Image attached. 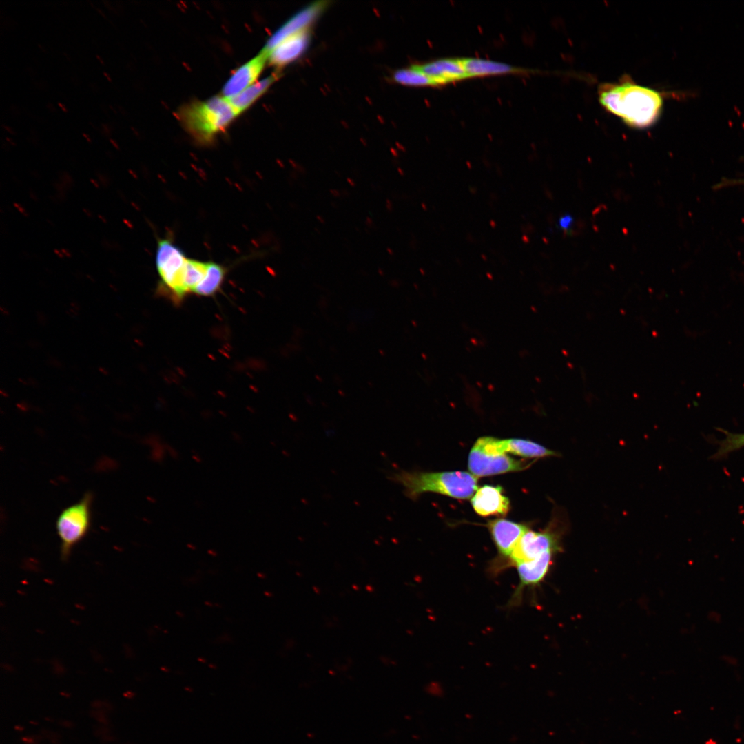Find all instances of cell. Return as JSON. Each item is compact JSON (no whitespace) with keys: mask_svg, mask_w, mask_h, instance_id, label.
Returning <instances> with one entry per match:
<instances>
[{"mask_svg":"<svg viewBox=\"0 0 744 744\" xmlns=\"http://www.w3.org/2000/svg\"><path fill=\"white\" fill-rule=\"evenodd\" d=\"M347 180L349 181V183L351 184L352 186L355 185L353 181H352L350 178H347Z\"/></svg>","mask_w":744,"mask_h":744,"instance_id":"35","label":"cell"},{"mask_svg":"<svg viewBox=\"0 0 744 744\" xmlns=\"http://www.w3.org/2000/svg\"><path fill=\"white\" fill-rule=\"evenodd\" d=\"M111 127L112 126L110 125L107 124V123H102L101 124V127H102L103 132H105V133L110 134Z\"/></svg>","mask_w":744,"mask_h":744,"instance_id":"24","label":"cell"},{"mask_svg":"<svg viewBox=\"0 0 744 744\" xmlns=\"http://www.w3.org/2000/svg\"><path fill=\"white\" fill-rule=\"evenodd\" d=\"M46 107H48V110H50V112H56V107H54V105H53L52 103H48L46 104Z\"/></svg>","mask_w":744,"mask_h":744,"instance_id":"27","label":"cell"},{"mask_svg":"<svg viewBox=\"0 0 744 744\" xmlns=\"http://www.w3.org/2000/svg\"><path fill=\"white\" fill-rule=\"evenodd\" d=\"M554 555L549 552L537 559L521 562L515 566L519 583L509 601V606L519 605L522 600L524 589L534 588L544 579L551 567Z\"/></svg>","mask_w":744,"mask_h":744,"instance_id":"11","label":"cell"},{"mask_svg":"<svg viewBox=\"0 0 744 744\" xmlns=\"http://www.w3.org/2000/svg\"><path fill=\"white\" fill-rule=\"evenodd\" d=\"M431 76L437 85L446 84L469 78L461 58H444L416 65Z\"/></svg>","mask_w":744,"mask_h":744,"instance_id":"15","label":"cell"},{"mask_svg":"<svg viewBox=\"0 0 744 744\" xmlns=\"http://www.w3.org/2000/svg\"><path fill=\"white\" fill-rule=\"evenodd\" d=\"M390 479L402 485L405 495L412 499L425 492L467 499L477 490V477L465 471H401L391 475Z\"/></svg>","mask_w":744,"mask_h":744,"instance_id":"2","label":"cell"},{"mask_svg":"<svg viewBox=\"0 0 744 744\" xmlns=\"http://www.w3.org/2000/svg\"><path fill=\"white\" fill-rule=\"evenodd\" d=\"M328 3L327 1H318L297 12L270 37L262 50L268 52L287 37L310 30L312 24L328 6Z\"/></svg>","mask_w":744,"mask_h":744,"instance_id":"9","label":"cell"},{"mask_svg":"<svg viewBox=\"0 0 744 744\" xmlns=\"http://www.w3.org/2000/svg\"><path fill=\"white\" fill-rule=\"evenodd\" d=\"M58 105H59V107H60V108L61 109V110H62V111H63V112H65V113H67V112H68V109L67 108V107L65 106V105L63 104V103H61V102H59V103H58Z\"/></svg>","mask_w":744,"mask_h":744,"instance_id":"28","label":"cell"},{"mask_svg":"<svg viewBox=\"0 0 744 744\" xmlns=\"http://www.w3.org/2000/svg\"><path fill=\"white\" fill-rule=\"evenodd\" d=\"M735 186H743L744 187V178H723L721 181L717 183L713 186L715 189H719L725 187H735Z\"/></svg>","mask_w":744,"mask_h":744,"instance_id":"22","label":"cell"},{"mask_svg":"<svg viewBox=\"0 0 744 744\" xmlns=\"http://www.w3.org/2000/svg\"><path fill=\"white\" fill-rule=\"evenodd\" d=\"M488 453L504 454L510 453L525 457H544L557 456L555 451L530 440L521 439L499 440L492 437H482L476 442Z\"/></svg>","mask_w":744,"mask_h":744,"instance_id":"10","label":"cell"},{"mask_svg":"<svg viewBox=\"0 0 744 744\" xmlns=\"http://www.w3.org/2000/svg\"><path fill=\"white\" fill-rule=\"evenodd\" d=\"M96 59H98V61H99V63H101V65H105V61H104V60H103V59H102V58H101V56H100L99 55H98V54H97V55H96Z\"/></svg>","mask_w":744,"mask_h":744,"instance_id":"34","label":"cell"},{"mask_svg":"<svg viewBox=\"0 0 744 744\" xmlns=\"http://www.w3.org/2000/svg\"><path fill=\"white\" fill-rule=\"evenodd\" d=\"M45 85V83L44 82H39V83H36L35 86L37 87H39V89H44V88L46 87V86Z\"/></svg>","mask_w":744,"mask_h":744,"instance_id":"30","label":"cell"},{"mask_svg":"<svg viewBox=\"0 0 744 744\" xmlns=\"http://www.w3.org/2000/svg\"><path fill=\"white\" fill-rule=\"evenodd\" d=\"M227 269L223 265L207 262V269L202 281L194 291V293L200 296H211L218 292L225 280Z\"/></svg>","mask_w":744,"mask_h":744,"instance_id":"18","label":"cell"},{"mask_svg":"<svg viewBox=\"0 0 744 744\" xmlns=\"http://www.w3.org/2000/svg\"><path fill=\"white\" fill-rule=\"evenodd\" d=\"M571 219L568 216L563 217L560 220V225L564 228H567L570 225Z\"/></svg>","mask_w":744,"mask_h":744,"instance_id":"23","label":"cell"},{"mask_svg":"<svg viewBox=\"0 0 744 744\" xmlns=\"http://www.w3.org/2000/svg\"><path fill=\"white\" fill-rule=\"evenodd\" d=\"M109 107H110V108L112 109V111H113V112H114L115 114H117V112H116V110H114V108H113V107H112V106L111 105H110Z\"/></svg>","mask_w":744,"mask_h":744,"instance_id":"36","label":"cell"},{"mask_svg":"<svg viewBox=\"0 0 744 744\" xmlns=\"http://www.w3.org/2000/svg\"><path fill=\"white\" fill-rule=\"evenodd\" d=\"M725 437L720 442L719 447L713 455L714 459H720L730 453L744 446V433H732L725 431Z\"/></svg>","mask_w":744,"mask_h":744,"instance_id":"21","label":"cell"},{"mask_svg":"<svg viewBox=\"0 0 744 744\" xmlns=\"http://www.w3.org/2000/svg\"><path fill=\"white\" fill-rule=\"evenodd\" d=\"M461 61L468 77L508 73H524L526 71L524 68L506 63L482 58H461Z\"/></svg>","mask_w":744,"mask_h":744,"instance_id":"16","label":"cell"},{"mask_svg":"<svg viewBox=\"0 0 744 744\" xmlns=\"http://www.w3.org/2000/svg\"><path fill=\"white\" fill-rule=\"evenodd\" d=\"M392 79L397 83L409 86L437 85L435 81L416 65L395 70Z\"/></svg>","mask_w":744,"mask_h":744,"instance_id":"19","label":"cell"},{"mask_svg":"<svg viewBox=\"0 0 744 744\" xmlns=\"http://www.w3.org/2000/svg\"><path fill=\"white\" fill-rule=\"evenodd\" d=\"M187 257L170 238H160L155 255L156 270L160 278L159 291L180 301L187 293L184 276Z\"/></svg>","mask_w":744,"mask_h":744,"instance_id":"4","label":"cell"},{"mask_svg":"<svg viewBox=\"0 0 744 744\" xmlns=\"http://www.w3.org/2000/svg\"><path fill=\"white\" fill-rule=\"evenodd\" d=\"M71 80H72V82L74 84H75L76 85H78L80 84L81 81H79V79L77 77H74L73 76V77L71 78Z\"/></svg>","mask_w":744,"mask_h":744,"instance_id":"32","label":"cell"},{"mask_svg":"<svg viewBox=\"0 0 744 744\" xmlns=\"http://www.w3.org/2000/svg\"><path fill=\"white\" fill-rule=\"evenodd\" d=\"M267 60V54L262 50L256 56L236 69L223 86V96L231 98L253 85L263 70Z\"/></svg>","mask_w":744,"mask_h":744,"instance_id":"12","label":"cell"},{"mask_svg":"<svg viewBox=\"0 0 744 744\" xmlns=\"http://www.w3.org/2000/svg\"><path fill=\"white\" fill-rule=\"evenodd\" d=\"M93 495L85 493L78 502L65 508L59 515L56 527L61 541V556L66 560L72 548L87 534L91 524Z\"/></svg>","mask_w":744,"mask_h":744,"instance_id":"5","label":"cell"},{"mask_svg":"<svg viewBox=\"0 0 744 744\" xmlns=\"http://www.w3.org/2000/svg\"><path fill=\"white\" fill-rule=\"evenodd\" d=\"M1 127H2L3 128H4V129H5L6 130H7L8 132H9L10 133H11V134H14V130H12V129L11 128V127H10V126H8V125H5V124H2V125H1Z\"/></svg>","mask_w":744,"mask_h":744,"instance_id":"29","label":"cell"},{"mask_svg":"<svg viewBox=\"0 0 744 744\" xmlns=\"http://www.w3.org/2000/svg\"><path fill=\"white\" fill-rule=\"evenodd\" d=\"M238 115L228 99L223 96L192 102L183 106L178 113L187 132L203 144L212 142Z\"/></svg>","mask_w":744,"mask_h":744,"instance_id":"3","label":"cell"},{"mask_svg":"<svg viewBox=\"0 0 744 744\" xmlns=\"http://www.w3.org/2000/svg\"><path fill=\"white\" fill-rule=\"evenodd\" d=\"M89 86H90V89L94 92H98L99 90V88L98 85L94 83H90Z\"/></svg>","mask_w":744,"mask_h":744,"instance_id":"25","label":"cell"},{"mask_svg":"<svg viewBox=\"0 0 744 744\" xmlns=\"http://www.w3.org/2000/svg\"><path fill=\"white\" fill-rule=\"evenodd\" d=\"M279 76L278 73H273L251 85L237 95L228 98V100L237 113L240 114L260 98Z\"/></svg>","mask_w":744,"mask_h":744,"instance_id":"17","label":"cell"},{"mask_svg":"<svg viewBox=\"0 0 744 744\" xmlns=\"http://www.w3.org/2000/svg\"><path fill=\"white\" fill-rule=\"evenodd\" d=\"M487 526L498 552V557L490 563L489 567L490 574L496 575L502 571L504 564L529 528L524 524L505 519L489 521Z\"/></svg>","mask_w":744,"mask_h":744,"instance_id":"7","label":"cell"},{"mask_svg":"<svg viewBox=\"0 0 744 744\" xmlns=\"http://www.w3.org/2000/svg\"><path fill=\"white\" fill-rule=\"evenodd\" d=\"M560 549L558 535L551 529L541 532L529 529L518 541L502 570L521 562L537 559L549 552L555 554Z\"/></svg>","mask_w":744,"mask_h":744,"instance_id":"6","label":"cell"},{"mask_svg":"<svg viewBox=\"0 0 744 744\" xmlns=\"http://www.w3.org/2000/svg\"><path fill=\"white\" fill-rule=\"evenodd\" d=\"M90 4L92 5V6L93 8H95V10L97 11L98 13H99L103 18L107 19V17H106L105 14L103 12V10L101 9H100L99 8H96L91 2H90Z\"/></svg>","mask_w":744,"mask_h":744,"instance_id":"26","label":"cell"},{"mask_svg":"<svg viewBox=\"0 0 744 744\" xmlns=\"http://www.w3.org/2000/svg\"><path fill=\"white\" fill-rule=\"evenodd\" d=\"M117 107L123 115H127V111L122 106L117 105Z\"/></svg>","mask_w":744,"mask_h":744,"instance_id":"31","label":"cell"},{"mask_svg":"<svg viewBox=\"0 0 744 744\" xmlns=\"http://www.w3.org/2000/svg\"><path fill=\"white\" fill-rule=\"evenodd\" d=\"M207 262L188 258L186 262L184 287L186 293H194L196 287L203 279Z\"/></svg>","mask_w":744,"mask_h":744,"instance_id":"20","label":"cell"},{"mask_svg":"<svg viewBox=\"0 0 744 744\" xmlns=\"http://www.w3.org/2000/svg\"><path fill=\"white\" fill-rule=\"evenodd\" d=\"M63 54H64V56H65V58H67V59H68V60H70V58H69V57H68V54H66V53H65V52H63Z\"/></svg>","mask_w":744,"mask_h":744,"instance_id":"37","label":"cell"},{"mask_svg":"<svg viewBox=\"0 0 744 744\" xmlns=\"http://www.w3.org/2000/svg\"><path fill=\"white\" fill-rule=\"evenodd\" d=\"M599 100L606 110L636 128L652 125L660 116L663 105L661 92L629 79L601 85Z\"/></svg>","mask_w":744,"mask_h":744,"instance_id":"1","label":"cell"},{"mask_svg":"<svg viewBox=\"0 0 744 744\" xmlns=\"http://www.w3.org/2000/svg\"><path fill=\"white\" fill-rule=\"evenodd\" d=\"M529 466L527 462L511 458L506 453H488L476 442L468 455L469 471L477 477L520 471Z\"/></svg>","mask_w":744,"mask_h":744,"instance_id":"8","label":"cell"},{"mask_svg":"<svg viewBox=\"0 0 744 744\" xmlns=\"http://www.w3.org/2000/svg\"><path fill=\"white\" fill-rule=\"evenodd\" d=\"M310 41V30L287 37L266 52L269 63L276 68H282L296 61L307 50Z\"/></svg>","mask_w":744,"mask_h":744,"instance_id":"13","label":"cell"},{"mask_svg":"<svg viewBox=\"0 0 744 744\" xmlns=\"http://www.w3.org/2000/svg\"><path fill=\"white\" fill-rule=\"evenodd\" d=\"M502 492L500 486L484 485L478 488L471 498L475 513L484 517L506 515L510 508V502Z\"/></svg>","mask_w":744,"mask_h":744,"instance_id":"14","label":"cell"},{"mask_svg":"<svg viewBox=\"0 0 744 744\" xmlns=\"http://www.w3.org/2000/svg\"><path fill=\"white\" fill-rule=\"evenodd\" d=\"M103 75L105 76V77L106 78V79H107V81H108L109 82H110V83H112V79H111L110 76L109 75V74H108L107 72H103Z\"/></svg>","mask_w":744,"mask_h":744,"instance_id":"33","label":"cell"}]
</instances>
